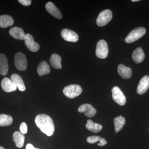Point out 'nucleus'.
I'll return each mask as SVG.
<instances>
[{
	"label": "nucleus",
	"instance_id": "4",
	"mask_svg": "<svg viewBox=\"0 0 149 149\" xmlns=\"http://www.w3.org/2000/svg\"><path fill=\"white\" fill-rule=\"evenodd\" d=\"M108 53L109 47L106 41L104 40H100L96 46V56L99 58L104 59L107 57Z\"/></svg>",
	"mask_w": 149,
	"mask_h": 149
},
{
	"label": "nucleus",
	"instance_id": "23",
	"mask_svg": "<svg viewBox=\"0 0 149 149\" xmlns=\"http://www.w3.org/2000/svg\"><path fill=\"white\" fill-rule=\"evenodd\" d=\"M13 141L15 143L16 146L18 148H22L24 145L25 139L24 135L19 131H16L13 133Z\"/></svg>",
	"mask_w": 149,
	"mask_h": 149
},
{
	"label": "nucleus",
	"instance_id": "19",
	"mask_svg": "<svg viewBox=\"0 0 149 149\" xmlns=\"http://www.w3.org/2000/svg\"><path fill=\"white\" fill-rule=\"evenodd\" d=\"M50 71V66L45 61L41 62L37 68V73L40 76L49 74Z\"/></svg>",
	"mask_w": 149,
	"mask_h": 149
},
{
	"label": "nucleus",
	"instance_id": "17",
	"mask_svg": "<svg viewBox=\"0 0 149 149\" xmlns=\"http://www.w3.org/2000/svg\"><path fill=\"white\" fill-rule=\"evenodd\" d=\"M145 54L142 48L139 47L136 48L132 54L133 60L136 63H140L143 61Z\"/></svg>",
	"mask_w": 149,
	"mask_h": 149
},
{
	"label": "nucleus",
	"instance_id": "14",
	"mask_svg": "<svg viewBox=\"0 0 149 149\" xmlns=\"http://www.w3.org/2000/svg\"><path fill=\"white\" fill-rule=\"evenodd\" d=\"M118 72L119 75L124 79H130L132 76V70L131 68L122 64L118 65Z\"/></svg>",
	"mask_w": 149,
	"mask_h": 149
},
{
	"label": "nucleus",
	"instance_id": "12",
	"mask_svg": "<svg viewBox=\"0 0 149 149\" xmlns=\"http://www.w3.org/2000/svg\"><path fill=\"white\" fill-rule=\"evenodd\" d=\"M45 8L48 12L54 17L58 19H61L62 18V14L60 11L52 2H48L47 3Z\"/></svg>",
	"mask_w": 149,
	"mask_h": 149
},
{
	"label": "nucleus",
	"instance_id": "7",
	"mask_svg": "<svg viewBox=\"0 0 149 149\" xmlns=\"http://www.w3.org/2000/svg\"><path fill=\"white\" fill-rule=\"evenodd\" d=\"M111 92L113 100L114 101L119 105H124L126 103V97L120 88L115 86L112 89Z\"/></svg>",
	"mask_w": 149,
	"mask_h": 149
},
{
	"label": "nucleus",
	"instance_id": "5",
	"mask_svg": "<svg viewBox=\"0 0 149 149\" xmlns=\"http://www.w3.org/2000/svg\"><path fill=\"white\" fill-rule=\"evenodd\" d=\"M112 13L109 9L102 11L99 14L97 19V25L99 27H103L107 24L112 18Z\"/></svg>",
	"mask_w": 149,
	"mask_h": 149
},
{
	"label": "nucleus",
	"instance_id": "10",
	"mask_svg": "<svg viewBox=\"0 0 149 149\" xmlns=\"http://www.w3.org/2000/svg\"><path fill=\"white\" fill-rule=\"evenodd\" d=\"M78 111L81 113H84L85 116L88 117H93L97 113V110L94 107L88 104L81 105L78 109Z\"/></svg>",
	"mask_w": 149,
	"mask_h": 149
},
{
	"label": "nucleus",
	"instance_id": "22",
	"mask_svg": "<svg viewBox=\"0 0 149 149\" xmlns=\"http://www.w3.org/2000/svg\"><path fill=\"white\" fill-rule=\"evenodd\" d=\"M51 65L55 69H61V58L58 54H53L51 56L49 60Z\"/></svg>",
	"mask_w": 149,
	"mask_h": 149
},
{
	"label": "nucleus",
	"instance_id": "24",
	"mask_svg": "<svg viewBox=\"0 0 149 149\" xmlns=\"http://www.w3.org/2000/svg\"><path fill=\"white\" fill-rule=\"evenodd\" d=\"M125 119L122 116H118L113 119V123L115 126V131L116 133H118L120 130H122L123 126L125 123Z\"/></svg>",
	"mask_w": 149,
	"mask_h": 149
},
{
	"label": "nucleus",
	"instance_id": "6",
	"mask_svg": "<svg viewBox=\"0 0 149 149\" xmlns=\"http://www.w3.org/2000/svg\"><path fill=\"white\" fill-rule=\"evenodd\" d=\"M15 65L17 69L20 71H24L27 68V58L25 55L19 52L17 53L14 57Z\"/></svg>",
	"mask_w": 149,
	"mask_h": 149
},
{
	"label": "nucleus",
	"instance_id": "8",
	"mask_svg": "<svg viewBox=\"0 0 149 149\" xmlns=\"http://www.w3.org/2000/svg\"><path fill=\"white\" fill-rule=\"evenodd\" d=\"M24 40L25 45L29 51L36 52L40 49V45L35 42L34 37L32 35L29 34H26Z\"/></svg>",
	"mask_w": 149,
	"mask_h": 149
},
{
	"label": "nucleus",
	"instance_id": "16",
	"mask_svg": "<svg viewBox=\"0 0 149 149\" xmlns=\"http://www.w3.org/2000/svg\"><path fill=\"white\" fill-rule=\"evenodd\" d=\"M9 34L15 39L21 40H24L26 35L23 29L17 27H13L10 29Z\"/></svg>",
	"mask_w": 149,
	"mask_h": 149
},
{
	"label": "nucleus",
	"instance_id": "3",
	"mask_svg": "<svg viewBox=\"0 0 149 149\" xmlns=\"http://www.w3.org/2000/svg\"><path fill=\"white\" fill-rule=\"evenodd\" d=\"M83 89L80 85L72 84L65 87L63 93L65 95L70 99H73L80 95Z\"/></svg>",
	"mask_w": 149,
	"mask_h": 149
},
{
	"label": "nucleus",
	"instance_id": "1",
	"mask_svg": "<svg viewBox=\"0 0 149 149\" xmlns=\"http://www.w3.org/2000/svg\"><path fill=\"white\" fill-rule=\"evenodd\" d=\"M36 125L42 132L48 136L53 135L55 130L54 124L52 118L47 115L40 114L35 118Z\"/></svg>",
	"mask_w": 149,
	"mask_h": 149
},
{
	"label": "nucleus",
	"instance_id": "25",
	"mask_svg": "<svg viewBox=\"0 0 149 149\" xmlns=\"http://www.w3.org/2000/svg\"><path fill=\"white\" fill-rule=\"evenodd\" d=\"M88 143L90 144H94L99 142L97 144L99 146H104L107 144V141L105 139L99 136H91L88 137L87 139Z\"/></svg>",
	"mask_w": 149,
	"mask_h": 149
},
{
	"label": "nucleus",
	"instance_id": "20",
	"mask_svg": "<svg viewBox=\"0 0 149 149\" xmlns=\"http://www.w3.org/2000/svg\"><path fill=\"white\" fill-rule=\"evenodd\" d=\"M14 24L13 18L7 15H0V27L6 28L12 26Z\"/></svg>",
	"mask_w": 149,
	"mask_h": 149
},
{
	"label": "nucleus",
	"instance_id": "13",
	"mask_svg": "<svg viewBox=\"0 0 149 149\" xmlns=\"http://www.w3.org/2000/svg\"><path fill=\"white\" fill-rule=\"evenodd\" d=\"M1 85L3 90L7 93L13 92L17 88L16 85L8 77H5L3 79Z\"/></svg>",
	"mask_w": 149,
	"mask_h": 149
},
{
	"label": "nucleus",
	"instance_id": "9",
	"mask_svg": "<svg viewBox=\"0 0 149 149\" xmlns=\"http://www.w3.org/2000/svg\"><path fill=\"white\" fill-rule=\"evenodd\" d=\"M61 36L62 38L67 42H76L79 39L78 35L76 32L66 28L61 30Z\"/></svg>",
	"mask_w": 149,
	"mask_h": 149
},
{
	"label": "nucleus",
	"instance_id": "11",
	"mask_svg": "<svg viewBox=\"0 0 149 149\" xmlns=\"http://www.w3.org/2000/svg\"><path fill=\"white\" fill-rule=\"evenodd\" d=\"M149 88V76L145 75L141 78L137 87V92L139 95H143Z\"/></svg>",
	"mask_w": 149,
	"mask_h": 149
},
{
	"label": "nucleus",
	"instance_id": "26",
	"mask_svg": "<svg viewBox=\"0 0 149 149\" xmlns=\"http://www.w3.org/2000/svg\"><path fill=\"white\" fill-rule=\"evenodd\" d=\"M13 121L12 117L5 114H0V126H6L11 125Z\"/></svg>",
	"mask_w": 149,
	"mask_h": 149
},
{
	"label": "nucleus",
	"instance_id": "18",
	"mask_svg": "<svg viewBox=\"0 0 149 149\" xmlns=\"http://www.w3.org/2000/svg\"><path fill=\"white\" fill-rule=\"evenodd\" d=\"M12 81L16 85L19 91H24L26 90V87L22 78L19 75L17 74H12L10 77Z\"/></svg>",
	"mask_w": 149,
	"mask_h": 149
},
{
	"label": "nucleus",
	"instance_id": "29",
	"mask_svg": "<svg viewBox=\"0 0 149 149\" xmlns=\"http://www.w3.org/2000/svg\"><path fill=\"white\" fill-rule=\"evenodd\" d=\"M26 149H40L36 148L34 147L32 144H27L26 146Z\"/></svg>",
	"mask_w": 149,
	"mask_h": 149
},
{
	"label": "nucleus",
	"instance_id": "15",
	"mask_svg": "<svg viewBox=\"0 0 149 149\" xmlns=\"http://www.w3.org/2000/svg\"><path fill=\"white\" fill-rule=\"evenodd\" d=\"M9 69L8 63V59L5 55L0 54V74L6 75Z\"/></svg>",
	"mask_w": 149,
	"mask_h": 149
},
{
	"label": "nucleus",
	"instance_id": "30",
	"mask_svg": "<svg viewBox=\"0 0 149 149\" xmlns=\"http://www.w3.org/2000/svg\"><path fill=\"white\" fill-rule=\"evenodd\" d=\"M132 2H138L139 1H140V0H132Z\"/></svg>",
	"mask_w": 149,
	"mask_h": 149
},
{
	"label": "nucleus",
	"instance_id": "28",
	"mask_svg": "<svg viewBox=\"0 0 149 149\" xmlns=\"http://www.w3.org/2000/svg\"><path fill=\"white\" fill-rule=\"evenodd\" d=\"M18 2L23 6H28L31 5L32 1L31 0H19Z\"/></svg>",
	"mask_w": 149,
	"mask_h": 149
},
{
	"label": "nucleus",
	"instance_id": "31",
	"mask_svg": "<svg viewBox=\"0 0 149 149\" xmlns=\"http://www.w3.org/2000/svg\"><path fill=\"white\" fill-rule=\"evenodd\" d=\"M0 149H5L4 148H3V147L1 146H0Z\"/></svg>",
	"mask_w": 149,
	"mask_h": 149
},
{
	"label": "nucleus",
	"instance_id": "27",
	"mask_svg": "<svg viewBox=\"0 0 149 149\" xmlns=\"http://www.w3.org/2000/svg\"><path fill=\"white\" fill-rule=\"evenodd\" d=\"M19 130H20V133H22V134H25L27 133V125L25 122L22 123L20 126H19Z\"/></svg>",
	"mask_w": 149,
	"mask_h": 149
},
{
	"label": "nucleus",
	"instance_id": "2",
	"mask_svg": "<svg viewBox=\"0 0 149 149\" xmlns=\"http://www.w3.org/2000/svg\"><path fill=\"white\" fill-rule=\"evenodd\" d=\"M146 32V29L144 27H139L135 28L125 38V42L130 44L139 40L143 37Z\"/></svg>",
	"mask_w": 149,
	"mask_h": 149
},
{
	"label": "nucleus",
	"instance_id": "21",
	"mask_svg": "<svg viewBox=\"0 0 149 149\" xmlns=\"http://www.w3.org/2000/svg\"><path fill=\"white\" fill-rule=\"evenodd\" d=\"M86 128L94 133H98L102 129V126L101 124L95 123L91 119L87 120V123L85 125Z\"/></svg>",
	"mask_w": 149,
	"mask_h": 149
}]
</instances>
